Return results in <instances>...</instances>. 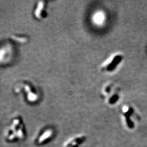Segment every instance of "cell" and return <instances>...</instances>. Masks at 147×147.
Listing matches in <instances>:
<instances>
[{
    "label": "cell",
    "instance_id": "277c9868",
    "mask_svg": "<svg viewBox=\"0 0 147 147\" xmlns=\"http://www.w3.org/2000/svg\"><path fill=\"white\" fill-rule=\"evenodd\" d=\"M53 134V131L51 129H47L42 132L39 137L37 143L39 144H42L44 142H47L50 138H51Z\"/></svg>",
    "mask_w": 147,
    "mask_h": 147
},
{
    "label": "cell",
    "instance_id": "3957f363",
    "mask_svg": "<svg viewBox=\"0 0 147 147\" xmlns=\"http://www.w3.org/2000/svg\"><path fill=\"white\" fill-rule=\"evenodd\" d=\"M10 48L7 46L0 48V63H5L9 59L11 54Z\"/></svg>",
    "mask_w": 147,
    "mask_h": 147
},
{
    "label": "cell",
    "instance_id": "5b68a950",
    "mask_svg": "<svg viewBox=\"0 0 147 147\" xmlns=\"http://www.w3.org/2000/svg\"><path fill=\"white\" fill-rule=\"evenodd\" d=\"M25 90L27 93V99L29 101L31 102H34L38 99V95L34 90H33L31 87L28 85L25 86Z\"/></svg>",
    "mask_w": 147,
    "mask_h": 147
},
{
    "label": "cell",
    "instance_id": "6da1fadb",
    "mask_svg": "<svg viewBox=\"0 0 147 147\" xmlns=\"http://www.w3.org/2000/svg\"><path fill=\"white\" fill-rule=\"evenodd\" d=\"M4 135L5 138L9 141H14L17 139H24L25 134L24 124L21 119L19 118L14 119L11 125L5 129Z\"/></svg>",
    "mask_w": 147,
    "mask_h": 147
},
{
    "label": "cell",
    "instance_id": "7a4b0ae2",
    "mask_svg": "<svg viewBox=\"0 0 147 147\" xmlns=\"http://www.w3.org/2000/svg\"><path fill=\"white\" fill-rule=\"evenodd\" d=\"M86 137L84 134H79L70 137L63 143V147H80L86 141Z\"/></svg>",
    "mask_w": 147,
    "mask_h": 147
},
{
    "label": "cell",
    "instance_id": "8992f818",
    "mask_svg": "<svg viewBox=\"0 0 147 147\" xmlns=\"http://www.w3.org/2000/svg\"><path fill=\"white\" fill-rule=\"evenodd\" d=\"M44 7H45V4H44V2L41 1L39 2V3L37 5V8H36V10L34 11V15L35 16L38 18V19H42L43 17V16L45 15V14L43 13V12H45V9H44Z\"/></svg>",
    "mask_w": 147,
    "mask_h": 147
}]
</instances>
